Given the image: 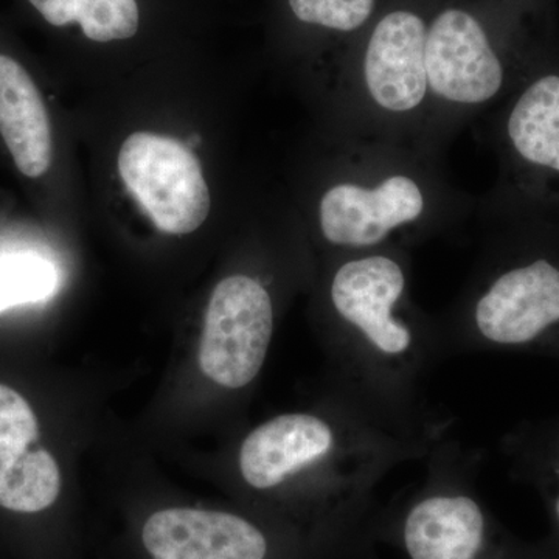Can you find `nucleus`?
<instances>
[{
    "label": "nucleus",
    "instance_id": "nucleus-1",
    "mask_svg": "<svg viewBox=\"0 0 559 559\" xmlns=\"http://www.w3.org/2000/svg\"><path fill=\"white\" fill-rule=\"evenodd\" d=\"M412 250L322 259L319 311L333 364V395L390 428L430 441L452 421L426 401L441 355L437 318L415 304Z\"/></svg>",
    "mask_w": 559,
    "mask_h": 559
},
{
    "label": "nucleus",
    "instance_id": "nucleus-2",
    "mask_svg": "<svg viewBox=\"0 0 559 559\" xmlns=\"http://www.w3.org/2000/svg\"><path fill=\"white\" fill-rule=\"evenodd\" d=\"M326 148L311 210L323 257L412 250L476 216L477 198L451 182L441 153L340 130Z\"/></svg>",
    "mask_w": 559,
    "mask_h": 559
},
{
    "label": "nucleus",
    "instance_id": "nucleus-3",
    "mask_svg": "<svg viewBox=\"0 0 559 559\" xmlns=\"http://www.w3.org/2000/svg\"><path fill=\"white\" fill-rule=\"evenodd\" d=\"M457 299L437 316L441 355L530 347L559 333V229L485 223Z\"/></svg>",
    "mask_w": 559,
    "mask_h": 559
},
{
    "label": "nucleus",
    "instance_id": "nucleus-4",
    "mask_svg": "<svg viewBox=\"0 0 559 559\" xmlns=\"http://www.w3.org/2000/svg\"><path fill=\"white\" fill-rule=\"evenodd\" d=\"M477 121L498 159V180L477 198V218L559 229V60L547 55Z\"/></svg>",
    "mask_w": 559,
    "mask_h": 559
},
{
    "label": "nucleus",
    "instance_id": "nucleus-5",
    "mask_svg": "<svg viewBox=\"0 0 559 559\" xmlns=\"http://www.w3.org/2000/svg\"><path fill=\"white\" fill-rule=\"evenodd\" d=\"M423 487L401 522L409 559H481L488 521L474 492L476 452L444 437L426 455Z\"/></svg>",
    "mask_w": 559,
    "mask_h": 559
},
{
    "label": "nucleus",
    "instance_id": "nucleus-6",
    "mask_svg": "<svg viewBox=\"0 0 559 559\" xmlns=\"http://www.w3.org/2000/svg\"><path fill=\"white\" fill-rule=\"evenodd\" d=\"M274 331V294L263 278L240 272L221 280L205 311L201 370L221 388H248L266 362Z\"/></svg>",
    "mask_w": 559,
    "mask_h": 559
},
{
    "label": "nucleus",
    "instance_id": "nucleus-7",
    "mask_svg": "<svg viewBox=\"0 0 559 559\" xmlns=\"http://www.w3.org/2000/svg\"><path fill=\"white\" fill-rule=\"evenodd\" d=\"M119 171L165 234H191L207 219L210 193L204 173L198 157L179 140L135 132L121 145Z\"/></svg>",
    "mask_w": 559,
    "mask_h": 559
},
{
    "label": "nucleus",
    "instance_id": "nucleus-8",
    "mask_svg": "<svg viewBox=\"0 0 559 559\" xmlns=\"http://www.w3.org/2000/svg\"><path fill=\"white\" fill-rule=\"evenodd\" d=\"M60 492V466L39 444L35 412L21 393L0 384V507L39 513Z\"/></svg>",
    "mask_w": 559,
    "mask_h": 559
},
{
    "label": "nucleus",
    "instance_id": "nucleus-9",
    "mask_svg": "<svg viewBox=\"0 0 559 559\" xmlns=\"http://www.w3.org/2000/svg\"><path fill=\"white\" fill-rule=\"evenodd\" d=\"M153 559H267L271 544L253 522L227 511L167 509L142 530Z\"/></svg>",
    "mask_w": 559,
    "mask_h": 559
},
{
    "label": "nucleus",
    "instance_id": "nucleus-10",
    "mask_svg": "<svg viewBox=\"0 0 559 559\" xmlns=\"http://www.w3.org/2000/svg\"><path fill=\"white\" fill-rule=\"evenodd\" d=\"M0 134L17 170L39 178L51 164V131L46 105L27 70L0 55Z\"/></svg>",
    "mask_w": 559,
    "mask_h": 559
},
{
    "label": "nucleus",
    "instance_id": "nucleus-11",
    "mask_svg": "<svg viewBox=\"0 0 559 559\" xmlns=\"http://www.w3.org/2000/svg\"><path fill=\"white\" fill-rule=\"evenodd\" d=\"M31 3L55 27L76 22L84 35L97 43L128 39L138 33L135 0H31Z\"/></svg>",
    "mask_w": 559,
    "mask_h": 559
},
{
    "label": "nucleus",
    "instance_id": "nucleus-12",
    "mask_svg": "<svg viewBox=\"0 0 559 559\" xmlns=\"http://www.w3.org/2000/svg\"><path fill=\"white\" fill-rule=\"evenodd\" d=\"M57 280L53 264L35 253L0 257V312L47 299Z\"/></svg>",
    "mask_w": 559,
    "mask_h": 559
},
{
    "label": "nucleus",
    "instance_id": "nucleus-13",
    "mask_svg": "<svg viewBox=\"0 0 559 559\" xmlns=\"http://www.w3.org/2000/svg\"><path fill=\"white\" fill-rule=\"evenodd\" d=\"M294 17L336 35H352L366 27L377 10V0H288Z\"/></svg>",
    "mask_w": 559,
    "mask_h": 559
},
{
    "label": "nucleus",
    "instance_id": "nucleus-14",
    "mask_svg": "<svg viewBox=\"0 0 559 559\" xmlns=\"http://www.w3.org/2000/svg\"><path fill=\"white\" fill-rule=\"evenodd\" d=\"M555 511H557V518L559 521V498L557 499V506H555Z\"/></svg>",
    "mask_w": 559,
    "mask_h": 559
}]
</instances>
